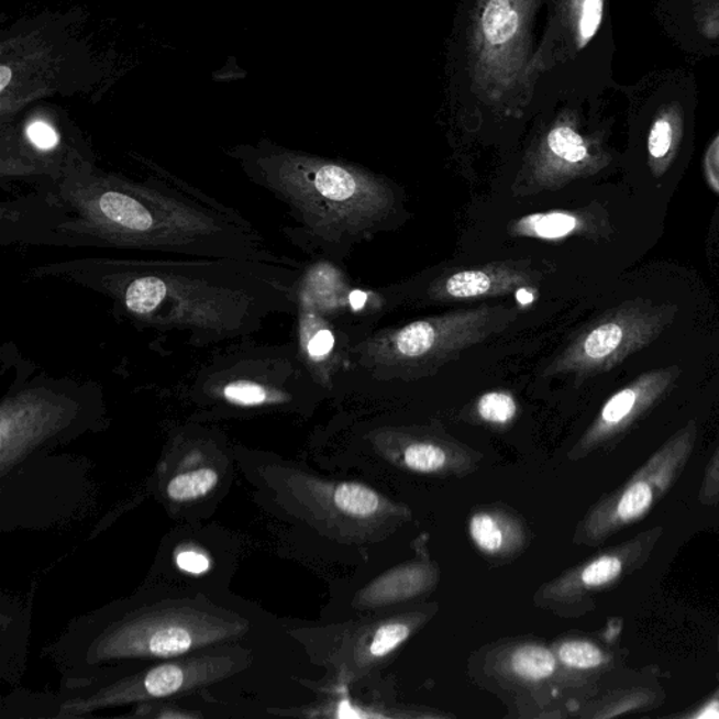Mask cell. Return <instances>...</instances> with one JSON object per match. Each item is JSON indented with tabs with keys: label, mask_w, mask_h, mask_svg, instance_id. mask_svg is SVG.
Here are the masks:
<instances>
[{
	"label": "cell",
	"mask_w": 719,
	"mask_h": 719,
	"mask_svg": "<svg viewBox=\"0 0 719 719\" xmlns=\"http://www.w3.org/2000/svg\"><path fill=\"white\" fill-rule=\"evenodd\" d=\"M144 175L70 165L0 209V242L291 266L240 211L145 162Z\"/></svg>",
	"instance_id": "obj_1"
},
{
	"label": "cell",
	"mask_w": 719,
	"mask_h": 719,
	"mask_svg": "<svg viewBox=\"0 0 719 719\" xmlns=\"http://www.w3.org/2000/svg\"><path fill=\"white\" fill-rule=\"evenodd\" d=\"M29 277L93 291L121 321L192 347L245 341L296 300L290 266L228 257L85 256L43 263Z\"/></svg>",
	"instance_id": "obj_2"
},
{
	"label": "cell",
	"mask_w": 719,
	"mask_h": 719,
	"mask_svg": "<svg viewBox=\"0 0 719 719\" xmlns=\"http://www.w3.org/2000/svg\"><path fill=\"white\" fill-rule=\"evenodd\" d=\"M253 185L288 207L303 234L341 242L362 234L391 212V187L366 172L272 144L228 151Z\"/></svg>",
	"instance_id": "obj_3"
},
{
	"label": "cell",
	"mask_w": 719,
	"mask_h": 719,
	"mask_svg": "<svg viewBox=\"0 0 719 719\" xmlns=\"http://www.w3.org/2000/svg\"><path fill=\"white\" fill-rule=\"evenodd\" d=\"M247 631L250 621L236 610L191 597L129 606L95 627L88 665L118 676L135 666L143 670L158 661L224 646Z\"/></svg>",
	"instance_id": "obj_4"
},
{
	"label": "cell",
	"mask_w": 719,
	"mask_h": 719,
	"mask_svg": "<svg viewBox=\"0 0 719 719\" xmlns=\"http://www.w3.org/2000/svg\"><path fill=\"white\" fill-rule=\"evenodd\" d=\"M298 366L286 347L240 341L197 369L192 401L215 410H262L290 405Z\"/></svg>",
	"instance_id": "obj_5"
},
{
	"label": "cell",
	"mask_w": 719,
	"mask_h": 719,
	"mask_svg": "<svg viewBox=\"0 0 719 719\" xmlns=\"http://www.w3.org/2000/svg\"><path fill=\"white\" fill-rule=\"evenodd\" d=\"M515 317V308L506 307L445 313L378 333L356 351L364 367L378 372L433 368L502 331Z\"/></svg>",
	"instance_id": "obj_6"
},
{
	"label": "cell",
	"mask_w": 719,
	"mask_h": 719,
	"mask_svg": "<svg viewBox=\"0 0 719 719\" xmlns=\"http://www.w3.org/2000/svg\"><path fill=\"white\" fill-rule=\"evenodd\" d=\"M235 648L218 646L195 655L176 657L143 667V672L125 673V678L108 677L101 685L73 698L68 708L93 710L110 704L141 700V698H168L184 695L191 688L209 686L220 681L226 672L236 670Z\"/></svg>",
	"instance_id": "obj_7"
},
{
	"label": "cell",
	"mask_w": 719,
	"mask_h": 719,
	"mask_svg": "<svg viewBox=\"0 0 719 719\" xmlns=\"http://www.w3.org/2000/svg\"><path fill=\"white\" fill-rule=\"evenodd\" d=\"M539 283L540 272L528 263H493L438 278L430 286L429 296L435 301L494 298L533 290Z\"/></svg>",
	"instance_id": "obj_8"
},
{
	"label": "cell",
	"mask_w": 719,
	"mask_h": 719,
	"mask_svg": "<svg viewBox=\"0 0 719 719\" xmlns=\"http://www.w3.org/2000/svg\"><path fill=\"white\" fill-rule=\"evenodd\" d=\"M597 158L585 136L569 124L555 125L546 134L543 155L535 162L524 180L516 189L524 195L560 187L572 177L596 168Z\"/></svg>",
	"instance_id": "obj_9"
},
{
	"label": "cell",
	"mask_w": 719,
	"mask_h": 719,
	"mask_svg": "<svg viewBox=\"0 0 719 719\" xmlns=\"http://www.w3.org/2000/svg\"><path fill=\"white\" fill-rule=\"evenodd\" d=\"M300 354L306 366L323 381L335 366V335L308 303L302 302L300 319Z\"/></svg>",
	"instance_id": "obj_10"
},
{
	"label": "cell",
	"mask_w": 719,
	"mask_h": 719,
	"mask_svg": "<svg viewBox=\"0 0 719 719\" xmlns=\"http://www.w3.org/2000/svg\"><path fill=\"white\" fill-rule=\"evenodd\" d=\"M432 584L433 572L428 566L405 565L379 577L363 590L358 600L367 607L392 605L422 594Z\"/></svg>",
	"instance_id": "obj_11"
},
{
	"label": "cell",
	"mask_w": 719,
	"mask_h": 719,
	"mask_svg": "<svg viewBox=\"0 0 719 719\" xmlns=\"http://www.w3.org/2000/svg\"><path fill=\"white\" fill-rule=\"evenodd\" d=\"M683 135V111L681 106H663L651 125L648 136V154L655 170H665L681 144Z\"/></svg>",
	"instance_id": "obj_12"
},
{
	"label": "cell",
	"mask_w": 719,
	"mask_h": 719,
	"mask_svg": "<svg viewBox=\"0 0 719 719\" xmlns=\"http://www.w3.org/2000/svg\"><path fill=\"white\" fill-rule=\"evenodd\" d=\"M580 218L568 211L535 212L519 218L509 228L510 235L555 241L580 230Z\"/></svg>",
	"instance_id": "obj_13"
},
{
	"label": "cell",
	"mask_w": 719,
	"mask_h": 719,
	"mask_svg": "<svg viewBox=\"0 0 719 719\" xmlns=\"http://www.w3.org/2000/svg\"><path fill=\"white\" fill-rule=\"evenodd\" d=\"M220 483L214 468L201 467L177 474L166 485V496L175 504L196 502L210 495Z\"/></svg>",
	"instance_id": "obj_14"
},
{
	"label": "cell",
	"mask_w": 719,
	"mask_h": 719,
	"mask_svg": "<svg viewBox=\"0 0 719 719\" xmlns=\"http://www.w3.org/2000/svg\"><path fill=\"white\" fill-rule=\"evenodd\" d=\"M333 504L349 518L367 519L383 509L384 500L376 490L366 485L344 483L336 486Z\"/></svg>",
	"instance_id": "obj_15"
},
{
	"label": "cell",
	"mask_w": 719,
	"mask_h": 719,
	"mask_svg": "<svg viewBox=\"0 0 719 719\" xmlns=\"http://www.w3.org/2000/svg\"><path fill=\"white\" fill-rule=\"evenodd\" d=\"M510 670L524 682H543L554 675V653L541 645L519 646L510 656Z\"/></svg>",
	"instance_id": "obj_16"
},
{
	"label": "cell",
	"mask_w": 719,
	"mask_h": 719,
	"mask_svg": "<svg viewBox=\"0 0 719 719\" xmlns=\"http://www.w3.org/2000/svg\"><path fill=\"white\" fill-rule=\"evenodd\" d=\"M468 531L475 545L486 554H500L511 540L508 521L489 511L474 515L469 520Z\"/></svg>",
	"instance_id": "obj_17"
},
{
	"label": "cell",
	"mask_w": 719,
	"mask_h": 719,
	"mask_svg": "<svg viewBox=\"0 0 719 719\" xmlns=\"http://www.w3.org/2000/svg\"><path fill=\"white\" fill-rule=\"evenodd\" d=\"M518 13L509 0H490L483 16L485 38L493 45L508 43L518 29Z\"/></svg>",
	"instance_id": "obj_18"
},
{
	"label": "cell",
	"mask_w": 719,
	"mask_h": 719,
	"mask_svg": "<svg viewBox=\"0 0 719 719\" xmlns=\"http://www.w3.org/2000/svg\"><path fill=\"white\" fill-rule=\"evenodd\" d=\"M412 627L402 620L385 621L372 632L366 648V657L369 661L383 660L408 640Z\"/></svg>",
	"instance_id": "obj_19"
},
{
	"label": "cell",
	"mask_w": 719,
	"mask_h": 719,
	"mask_svg": "<svg viewBox=\"0 0 719 719\" xmlns=\"http://www.w3.org/2000/svg\"><path fill=\"white\" fill-rule=\"evenodd\" d=\"M402 460L409 469L422 474H433L447 467L449 454L443 445L432 442H414L405 447Z\"/></svg>",
	"instance_id": "obj_20"
},
{
	"label": "cell",
	"mask_w": 719,
	"mask_h": 719,
	"mask_svg": "<svg viewBox=\"0 0 719 719\" xmlns=\"http://www.w3.org/2000/svg\"><path fill=\"white\" fill-rule=\"evenodd\" d=\"M477 412L485 422L506 424L511 422L518 413V402L510 392H486L478 399Z\"/></svg>",
	"instance_id": "obj_21"
},
{
	"label": "cell",
	"mask_w": 719,
	"mask_h": 719,
	"mask_svg": "<svg viewBox=\"0 0 719 719\" xmlns=\"http://www.w3.org/2000/svg\"><path fill=\"white\" fill-rule=\"evenodd\" d=\"M558 656L564 665L574 667V670H594L602 662V653L599 648L584 641L565 642L560 648Z\"/></svg>",
	"instance_id": "obj_22"
},
{
	"label": "cell",
	"mask_w": 719,
	"mask_h": 719,
	"mask_svg": "<svg viewBox=\"0 0 719 719\" xmlns=\"http://www.w3.org/2000/svg\"><path fill=\"white\" fill-rule=\"evenodd\" d=\"M652 502L650 485L638 483L627 490L619 504V515L622 520H632L645 513Z\"/></svg>",
	"instance_id": "obj_23"
},
{
	"label": "cell",
	"mask_w": 719,
	"mask_h": 719,
	"mask_svg": "<svg viewBox=\"0 0 719 719\" xmlns=\"http://www.w3.org/2000/svg\"><path fill=\"white\" fill-rule=\"evenodd\" d=\"M693 16L703 37L719 38V0H693Z\"/></svg>",
	"instance_id": "obj_24"
},
{
	"label": "cell",
	"mask_w": 719,
	"mask_h": 719,
	"mask_svg": "<svg viewBox=\"0 0 719 719\" xmlns=\"http://www.w3.org/2000/svg\"><path fill=\"white\" fill-rule=\"evenodd\" d=\"M620 560L615 558V556H601V558L587 565L582 572V582L590 587L609 584L620 575Z\"/></svg>",
	"instance_id": "obj_25"
},
{
	"label": "cell",
	"mask_w": 719,
	"mask_h": 719,
	"mask_svg": "<svg viewBox=\"0 0 719 719\" xmlns=\"http://www.w3.org/2000/svg\"><path fill=\"white\" fill-rule=\"evenodd\" d=\"M638 401L637 389L626 388L606 403L602 408L601 420L607 424H617L622 422L628 414L635 408Z\"/></svg>",
	"instance_id": "obj_26"
},
{
	"label": "cell",
	"mask_w": 719,
	"mask_h": 719,
	"mask_svg": "<svg viewBox=\"0 0 719 719\" xmlns=\"http://www.w3.org/2000/svg\"><path fill=\"white\" fill-rule=\"evenodd\" d=\"M175 564L187 575L200 576L211 569L210 556L199 549H185L177 552Z\"/></svg>",
	"instance_id": "obj_27"
},
{
	"label": "cell",
	"mask_w": 719,
	"mask_h": 719,
	"mask_svg": "<svg viewBox=\"0 0 719 719\" xmlns=\"http://www.w3.org/2000/svg\"><path fill=\"white\" fill-rule=\"evenodd\" d=\"M706 170L708 184L719 192V136L714 141L711 148L708 150Z\"/></svg>",
	"instance_id": "obj_28"
},
{
	"label": "cell",
	"mask_w": 719,
	"mask_h": 719,
	"mask_svg": "<svg viewBox=\"0 0 719 719\" xmlns=\"http://www.w3.org/2000/svg\"><path fill=\"white\" fill-rule=\"evenodd\" d=\"M696 718L700 719H719V703H711L710 706L704 708L700 714H697Z\"/></svg>",
	"instance_id": "obj_29"
}]
</instances>
